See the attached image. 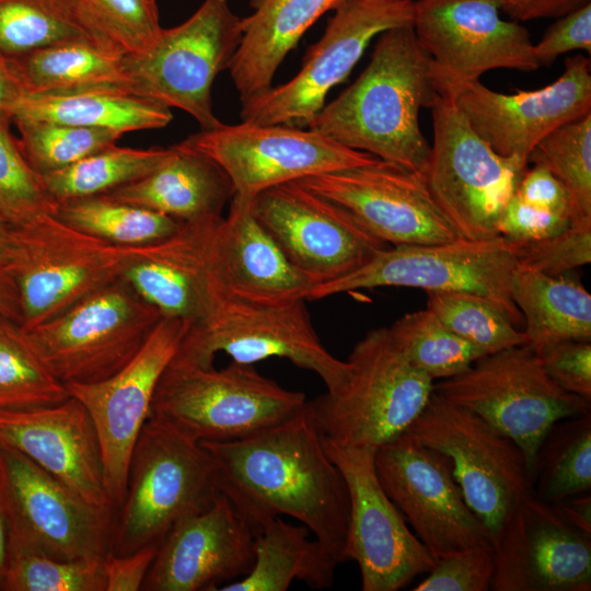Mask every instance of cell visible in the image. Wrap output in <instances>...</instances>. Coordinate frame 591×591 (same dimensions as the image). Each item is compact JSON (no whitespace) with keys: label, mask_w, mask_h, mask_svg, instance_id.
Wrapping results in <instances>:
<instances>
[{"label":"cell","mask_w":591,"mask_h":591,"mask_svg":"<svg viewBox=\"0 0 591 591\" xmlns=\"http://www.w3.org/2000/svg\"><path fill=\"white\" fill-rule=\"evenodd\" d=\"M0 448L21 452L88 501L113 509L99 436L77 398L0 412Z\"/></svg>","instance_id":"obj_26"},{"label":"cell","mask_w":591,"mask_h":591,"mask_svg":"<svg viewBox=\"0 0 591 591\" xmlns=\"http://www.w3.org/2000/svg\"><path fill=\"white\" fill-rule=\"evenodd\" d=\"M55 216L68 225L121 246H144L174 234L182 221L115 200L106 195L57 204Z\"/></svg>","instance_id":"obj_38"},{"label":"cell","mask_w":591,"mask_h":591,"mask_svg":"<svg viewBox=\"0 0 591 591\" xmlns=\"http://www.w3.org/2000/svg\"><path fill=\"white\" fill-rule=\"evenodd\" d=\"M147 246L106 242L53 213L12 227L8 264L21 294V326L30 329L121 278Z\"/></svg>","instance_id":"obj_6"},{"label":"cell","mask_w":591,"mask_h":591,"mask_svg":"<svg viewBox=\"0 0 591 591\" xmlns=\"http://www.w3.org/2000/svg\"><path fill=\"white\" fill-rule=\"evenodd\" d=\"M413 591H487L495 573L494 547H473L436 560Z\"/></svg>","instance_id":"obj_48"},{"label":"cell","mask_w":591,"mask_h":591,"mask_svg":"<svg viewBox=\"0 0 591 591\" xmlns=\"http://www.w3.org/2000/svg\"><path fill=\"white\" fill-rule=\"evenodd\" d=\"M440 86V85H439ZM431 108L433 137L425 172L427 187L457 235L498 236V222L526 166L495 152L441 89Z\"/></svg>","instance_id":"obj_9"},{"label":"cell","mask_w":591,"mask_h":591,"mask_svg":"<svg viewBox=\"0 0 591 591\" xmlns=\"http://www.w3.org/2000/svg\"><path fill=\"white\" fill-rule=\"evenodd\" d=\"M517 243L518 267L560 276L591 262V220L571 222L553 236Z\"/></svg>","instance_id":"obj_47"},{"label":"cell","mask_w":591,"mask_h":591,"mask_svg":"<svg viewBox=\"0 0 591 591\" xmlns=\"http://www.w3.org/2000/svg\"><path fill=\"white\" fill-rule=\"evenodd\" d=\"M413 19L412 0H345L292 79L241 100L242 121L309 127L328 92L350 74L370 42L387 30L413 25Z\"/></svg>","instance_id":"obj_15"},{"label":"cell","mask_w":591,"mask_h":591,"mask_svg":"<svg viewBox=\"0 0 591 591\" xmlns=\"http://www.w3.org/2000/svg\"><path fill=\"white\" fill-rule=\"evenodd\" d=\"M101 33L126 54L147 51L162 27L155 0H79Z\"/></svg>","instance_id":"obj_46"},{"label":"cell","mask_w":591,"mask_h":591,"mask_svg":"<svg viewBox=\"0 0 591 591\" xmlns=\"http://www.w3.org/2000/svg\"><path fill=\"white\" fill-rule=\"evenodd\" d=\"M170 108L127 88H95L58 93H22L11 114L19 121H48L128 131L165 127Z\"/></svg>","instance_id":"obj_31"},{"label":"cell","mask_w":591,"mask_h":591,"mask_svg":"<svg viewBox=\"0 0 591 591\" xmlns=\"http://www.w3.org/2000/svg\"><path fill=\"white\" fill-rule=\"evenodd\" d=\"M433 392L484 418L522 450L532 482L536 451L558 420L591 412V402L561 389L546 373L530 344L477 359Z\"/></svg>","instance_id":"obj_8"},{"label":"cell","mask_w":591,"mask_h":591,"mask_svg":"<svg viewBox=\"0 0 591 591\" xmlns=\"http://www.w3.org/2000/svg\"><path fill=\"white\" fill-rule=\"evenodd\" d=\"M161 318L121 277L58 315L24 329L39 360L62 384L94 383L121 369Z\"/></svg>","instance_id":"obj_7"},{"label":"cell","mask_w":591,"mask_h":591,"mask_svg":"<svg viewBox=\"0 0 591 591\" xmlns=\"http://www.w3.org/2000/svg\"><path fill=\"white\" fill-rule=\"evenodd\" d=\"M309 533L280 517L267 521L254 530L252 569L218 591H286L294 580L314 589L331 587L339 564Z\"/></svg>","instance_id":"obj_33"},{"label":"cell","mask_w":591,"mask_h":591,"mask_svg":"<svg viewBox=\"0 0 591 591\" xmlns=\"http://www.w3.org/2000/svg\"><path fill=\"white\" fill-rule=\"evenodd\" d=\"M0 318L22 322L21 294L8 263H0Z\"/></svg>","instance_id":"obj_56"},{"label":"cell","mask_w":591,"mask_h":591,"mask_svg":"<svg viewBox=\"0 0 591 591\" xmlns=\"http://www.w3.org/2000/svg\"><path fill=\"white\" fill-rule=\"evenodd\" d=\"M219 494L206 449L149 416L131 451L124 501L114 513L111 553L159 546L178 521L208 508Z\"/></svg>","instance_id":"obj_3"},{"label":"cell","mask_w":591,"mask_h":591,"mask_svg":"<svg viewBox=\"0 0 591 591\" xmlns=\"http://www.w3.org/2000/svg\"><path fill=\"white\" fill-rule=\"evenodd\" d=\"M69 396L34 352L23 327L0 318V412L47 406Z\"/></svg>","instance_id":"obj_40"},{"label":"cell","mask_w":591,"mask_h":591,"mask_svg":"<svg viewBox=\"0 0 591 591\" xmlns=\"http://www.w3.org/2000/svg\"><path fill=\"white\" fill-rule=\"evenodd\" d=\"M346 361L344 382L309 401L323 439L376 449L405 433L426 406L434 382L408 361L389 327L369 331Z\"/></svg>","instance_id":"obj_4"},{"label":"cell","mask_w":591,"mask_h":591,"mask_svg":"<svg viewBox=\"0 0 591 591\" xmlns=\"http://www.w3.org/2000/svg\"><path fill=\"white\" fill-rule=\"evenodd\" d=\"M78 38L112 43L79 0H0V53L8 58Z\"/></svg>","instance_id":"obj_35"},{"label":"cell","mask_w":591,"mask_h":591,"mask_svg":"<svg viewBox=\"0 0 591 591\" xmlns=\"http://www.w3.org/2000/svg\"><path fill=\"white\" fill-rule=\"evenodd\" d=\"M511 299L533 348L561 340L591 341V294L569 273L548 276L517 267Z\"/></svg>","instance_id":"obj_34"},{"label":"cell","mask_w":591,"mask_h":591,"mask_svg":"<svg viewBox=\"0 0 591 591\" xmlns=\"http://www.w3.org/2000/svg\"><path fill=\"white\" fill-rule=\"evenodd\" d=\"M528 162L543 165L568 192L571 222L591 220V114L565 124L532 150Z\"/></svg>","instance_id":"obj_42"},{"label":"cell","mask_w":591,"mask_h":591,"mask_svg":"<svg viewBox=\"0 0 591 591\" xmlns=\"http://www.w3.org/2000/svg\"><path fill=\"white\" fill-rule=\"evenodd\" d=\"M158 548V545H146L125 555L108 552L103 560L106 591L141 590Z\"/></svg>","instance_id":"obj_53"},{"label":"cell","mask_w":591,"mask_h":591,"mask_svg":"<svg viewBox=\"0 0 591 591\" xmlns=\"http://www.w3.org/2000/svg\"><path fill=\"white\" fill-rule=\"evenodd\" d=\"M242 37V19L229 0H204L182 24L162 28L144 53L125 56V71L135 94L189 114L202 130L221 121L212 112L211 89L230 68Z\"/></svg>","instance_id":"obj_10"},{"label":"cell","mask_w":591,"mask_h":591,"mask_svg":"<svg viewBox=\"0 0 591 591\" xmlns=\"http://www.w3.org/2000/svg\"><path fill=\"white\" fill-rule=\"evenodd\" d=\"M173 154L142 178L106 195L182 222L222 217L234 189L225 172L206 155L173 146Z\"/></svg>","instance_id":"obj_30"},{"label":"cell","mask_w":591,"mask_h":591,"mask_svg":"<svg viewBox=\"0 0 591 591\" xmlns=\"http://www.w3.org/2000/svg\"><path fill=\"white\" fill-rule=\"evenodd\" d=\"M441 90L413 25L378 36L364 70L308 128L357 151L425 175L430 144L419 125Z\"/></svg>","instance_id":"obj_2"},{"label":"cell","mask_w":591,"mask_h":591,"mask_svg":"<svg viewBox=\"0 0 591 591\" xmlns=\"http://www.w3.org/2000/svg\"><path fill=\"white\" fill-rule=\"evenodd\" d=\"M374 468L386 496L434 560L473 547H494L468 507L451 459L403 433L378 447Z\"/></svg>","instance_id":"obj_16"},{"label":"cell","mask_w":591,"mask_h":591,"mask_svg":"<svg viewBox=\"0 0 591 591\" xmlns=\"http://www.w3.org/2000/svg\"><path fill=\"white\" fill-rule=\"evenodd\" d=\"M345 0H250L254 12L242 19V37L230 65L241 100L273 86L274 76L304 33Z\"/></svg>","instance_id":"obj_29"},{"label":"cell","mask_w":591,"mask_h":591,"mask_svg":"<svg viewBox=\"0 0 591 591\" xmlns=\"http://www.w3.org/2000/svg\"><path fill=\"white\" fill-rule=\"evenodd\" d=\"M405 434L451 459L464 499L493 544L512 509L533 494L521 448L476 413L434 392Z\"/></svg>","instance_id":"obj_13"},{"label":"cell","mask_w":591,"mask_h":591,"mask_svg":"<svg viewBox=\"0 0 591 591\" xmlns=\"http://www.w3.org/2000/svg\"><path fill=\"white\" fill-rule=\"evenodd\" d=\"M0 508L8 551L62 560L104 557L111 552L114 510L88 501L10 448H0Z\"/></svg>","instance_id":"obj_11"},{"label":"cell","mask_w":591,"mask_h":591,"mask_svg":"<svg viewBox=\"0 0 591 591\" xmlns=\"http://www.w3.org/2000/svg\"><path fill=\"white\" fill-rule=\"evenodd\" d=\"M187 328L179 320L161 317L138 352L116 373L94 383L66 385L95 426L114 511L124 501L131 451L150 416L158 383Z\"/></svg>","instance_id":"obj_20"},{"label":"cell","mask_w":591,"mask_h":591,"mask_svg":"<svg viewBox=\"0 0 591 591\" xmlns=\"http://www.w3.org/2000/svg\"><path fill=\"white\" fill-rule=\"evenodd\" d=\"M19 148L40 176L116 144L120 132L48 121H19Z\"/></svg>","instance_id":"obj_43"},{"label":"cell","mask_w":591,"mask_h":591,"mask_svg":"<svg viewBox=\"0 0 591 591\" xmlns=\"http://www.w3.org/2000/svg\"><path fill=\"white\" fill-rule=\"evenodd\" d=\"M389 332L408 361L433 382L455 376L488 355L451 332L428 309L405 314Z\"/></svg>","instance_id":"obj_39"},{"label":"cell","mask_w":591,"mask_h":591,"mask_svg":"<svg viewBox=\"0 0 591 591\" xmlns=\"http://www.w3.org/2000/svg\"><path fill=\"white\" fill-rule=\"evenodd\" d=\"M8 558V529L0 508V584L4 575Z\"/></svg>","instance_id":"obj_59"},{"label":"cell","mask_w":591,"mask_h":591,"mask_svg":"<svg viewBox=\"0 0 591 591\" xmlns=\"http://www.w3.org/2000/svg\"><path fill=\"white\" fill-rule=\"evenodd\" d=\"M254 564V530L219 494L205 510L178 521L158 548L141 590L218 591Z\"/></svg>","instance_id":"obj_25"},{"label":"cell","mask_w":591,"mask_h":591,"mask_svg":"<svg viewBox=\"0 0 591 591\" xmlns=\"http://www.w3.org/2000/svg\"><path fill=\"white\" fill-rule=\"evenodd\" d=\"M253 199L233 195L218 223L215 260L220 282L231 296L255 304L310 300L318 283L298 269L256 219Z\"/></svg>","instance_id":"obj_28"},{"label":"cell","mask_w":591,"mask_h":591,"mask_svg":"<svg viewBox=\"0 0 591 591\" xmlns=\"http://www.w3.org/2000/svg\"><path fill=\"white\" fill-rule=\"evenodd\" d=\"M252 209L288 259L318 285L357 270L390 247L298 181L260 192Z\"/></svg>","instance_id":"obj_21"},{"label":"cell","mask_w":591,"mask_h":591,"mask_svg":"<svg viewBox=\"0 0 591 591\" xmlns=\"http://www.w3.org/2000/svg\"><path fill=\"white\" fill-rule=\"evenodd\" d=\"M563 74L533 91L505 94L479 82L447 77L434 65L441 89L450 94L473 130L498 154L528 166L535 146L558 127L591 114L590 58L565 60Z\"/></svg>","instance_id":"obj_18"},{"label":"cell","mask_w":591,"mask_h":591,"mask_svg":"<svg viewBox=\"0 0 591 591\" xmlns=\"http://www.w3.org/2000/svg\"><path fill=\"white\" fill-rule=\"evenodd\" d=\"M174 148L132 149L113 144L61 170L40 175L56 202L106 194L150 174Z\"/></svg>","instance_id":"obj_37"},{"label":"cell","mask_w":591,"mask_h":591,"mask_svg":"<svg viewBox=\"0 0 591 591\" xmlns=\"http://www.w3.org/2000/svg\"><path fill=\"white\" fill-rule=\"evenodd\" d=\"M104 557L62 560L30 552L8 551L0 590L106 591Z\"/></svg>","instance_id":"obj_44"},{"label":"cell","mask_w":591,"mask_h":591,"mask_svg":"<svg viewBox=\"0 0 591 591\" xmlns=\"http://www.w3.org/2000/svg\"><path fill=\"white\" fill-rule=\"evenodd\" d=\"M494 591H590L591 535L533 494L494 537Z\"/></svg>","instance_id":"obj_24"},{"label":"cell","mask_w":591,"mask_h":591,"mask_svg":"<svg viewBox=\"0 0 591 591\" xmlns=\"http://www.w3.org/2000/svg\"><path fill=\"white\" fill-rule=\"evenodd\" d=\"M515 251L517 243L502 235L390 246L357 270L318 285L310 300L379 287L419 288L427 292L468 291L494 300L515 326H521L523 316L511 299L512 276L518 267Z\"/></svg>","instance_id":"obj_14"},{"label":"cell","mask_w":591,"mask_h":591,"mask_svg":"<svg viewBox=\"0 0 591 591\" xmlns=\"http://www.w3.org/2000/svg\"><path fill=\"white\" fill-rule=\"evenodd\" d=\"M125 56L109 42L78 38L7 59L22 93L44 94L95 88L130 90Z\"/></svg>","instance_id":"obj_32"},{"label":"cell","mask_w":591,"mask_h":591,"mask_svg":"<svg viewBox=\"0 0 591 591\" xmlns=\"http://www.w3.org/2000/svg\"><path fill=\"white\" fill-rule=\"evenodd\" d=\"M514 21L563 16L591 0H494Z\"/></svg>","instance_id":"obj_54"},{"label":"cell","mask_w":591,"mask_h":591,"mask_svg":"<svg viewBox=\"0 0 591 591\" xmlns=\"http://www.w3.org/2000/svg\"><path fill=\"white\" fill-rule=\"evenodd\" d=\"M219 352L246 364L273 357L288 359L316 373L328 392L344 382L349 368L322 344L304 300L255 304L231 296L223 286L208 315L186 331L174 357L211 366Z\"/></svg>","instance_id":"obj_12"},{"label":"cell","mask_w":591,"mask_h":591,"mask_svg":"<svg viewBox=\"0 0 591 591\" xmlns=\"http://www.w3.org/2000/svg\"><path fill=\"white\" fill-rule=\"evenodd\" d=\"M178 144L217 163L230 178L234 195L250 199L276 185L379 160L310 128L289 125L221 123Z\"/></svg>","instance_id":"obj_17"},{"label":"cell","mask_w":591,"mask_h":591,"mask_svg":"<svg viewBox=\"0 0 591 591\" xmlns=\"http://www.w3.org/2000/svg\"><path fill=\"white\" fill-rule=\"evenodd\" d=\"M570 224V219L529 205L514 194L500 216L498 234L514 242H530L558 234Z\"/></svg>","instance_id":"obj_51"},{"label":"cell","mask_w":591,"mask_h":591,"mask_svg":"<svg viewBox=\"0 0 591 591\" xmlns=\"http://www.w3.org/2000/svg\"><path fill=\"white\" fill-rule=\"evenodd\" d=\"M345 209L390 246L428 245L460 239L432 198L425 176L378 160L298 181Z\"/></svg>","instance_id":"obj_22"},{"label":"cell","mask_w":591,"mask_h":591,"mask_svg":"<svg viewBox=\"0 0 591 591\" xmlns=\"http://www.w3.org/2000/svg\"><path fill=\"white\" fill-rule=\"evenodd\" d=\"M427 308L451 332L486 354L528 344L506 310L494 300L468 291L427 292Z\"/></svg>","instance_id":"obj_41"},{"label":"cell","mask_w":591,"mask_h":591,"mask_svg":"<svg viewBox=\"0 0 591 591\" xmlns=\"http://www.w3.org/2000/svg\"><path fill=\"white\" fill-rule=\"evenodd\" d=\"M22 94L8 59L0 53V123L7 127L12 109Z\"/></svg>","instance_id":"obj_57"},{"label":"cell","mask_w":591,"mask_h":591,"mask_svg":"<svg viewBox=\"0 0 591 591\" xmlns=\"http://www.w3.org/2000/svg\"><path fill=\"white\" fill-rule=\"evenodd\" d=\"M584 50L591 54V2L557 18L534 44L541 67H549L563 54Z\"/></svg>","instance_id":"obj_50"},{"label":"cell","mask_w":591,"mask_h":591,"mask_svg":"<svg viewBox=\"0 0 591 591\" xmlns=\"http://www.w3.org/2000/svg\"><path fill=\"white\" fill-rule=\"evenodd\" d=\"M323 441L348 488L345 557L358 564L361 589L396 591L429 572L436 560L381 487L374 468L375 449Z\"/></svg>","instance_id":"obj_19"},{"label":"cell","mask_w":591,"mask_h":591,"mask_svg":"<svg viewBox=\"0 0 591 591\" xmlns=\"http://www.w3.org/2000/svg\"><path fill=\"white\" fill-rule=\"evenodd\" d=\"M413 28L438 70L451 79L474 81L495 69L541 67L529 31L503 20L494 0L414 1Z\"/></svg>","instance_id":"obj_23"},{"label":"cell","mask_w":591,"mask_h":591,"mask_svg":"<svg viewBox=\"0 0 591 591\" xmlns=\"http://www.w3.org/2000/svg\"><path fill=\"white\" fill-rule=\"evenodd\" d=\"M524 202L555 215L572 218L571 202L561 182L543 165L525 170L514 193Z\"/></svg>","instance_id":"obj_52"},{"label":"cell","mask_w":591,"mask_h":591,"mask_svg":"<svg viewBox=\"0 0 591 591\" xmlns=\"http://www.w3.org/2000/svg\"><path fill=\"white\" fill-rule=\"evenodd\" d=\"M221 219L183 222L171 236L148 245L124 273L123 278L161 317L179 320L189 328L212 309L222 288L215 260Z\"/></svg>","instance_id":"obj_27"},{"label":"cell","mask_w":591,"mask_h":591,"mask_svg":"<svg viewBox=\"0 0 591 591\" xmlns=\"http://www.w3.org/2000/svg\"><path fill=\"white\" fill-rule=\"evenodd\" d=\"M304 393L283 389L253 364L222 369L173 358L151 405L154 416L197 441L243 439L296 416Z\"/></svg>","instance_id":"obj_5"},{"label":"cell","mask_w":591,"mask_h":591,"mask_svg":"<svg viewBox=\"0 0 591 591\" xmlns=\"http://www.w3.org/2000/svg\"><path fill=\"white\" fill-rule=\"evenodd\" d=\"M199 443L212 460L219 491L253 530L277 517H292L338 564L346 561L349 493L309 401L292 418L255 434Z\"/></svg>","instance_id":"obj_1"},{"label":"cell","mask_w":591,"mask_h":591,"mask_svg":"<svg viewBox=\"0 0 591 591\" xmlns=\"http://www.w3.org/2000/svg\"><path fill=\"white\" fill-rule=\"evenodd\" d=\"M56 208L40 176L0 123V216L11 227H19L37 216L55 215Z\"/></svg>","instance_id":"obj_45"},{"label":"cell","mask_w":591,"mask_h":591,"mask_svg":"<svg viewBox=\"0 0 591 591\" xmlns=\"http://www.w3.org/2000/svg\"><path fill=\"white\" fill-rule=\"evenodd\" d=\"M591 488V412L563 418L546 432L532 471L533 495L553 503Z\"/></svg>","instance_id":"obj_36"},{"label":"cell","mask_w":591,"mask_h":591,"mask_svg":"<svg viewBox=\"0 0 591 591\" xmlns=\"http://www.w3.org/2000/svg\"><path fill=\"white\" fill-rule=\"evenodd\" d=\"M12 248V227L0 216V263H8Z\"/></svg>","instance_id":"obj_58"},{"label":"cell","mask_w":591,"mask_h":591,"mask_svg":"<svg viewBox=\"0 0 591 591\" xmlns=\"http://www.w3.org/2000/svg\"><path fill=\"white\" fill-rule=\"evenodd\" d=\"M535 350L552 380L565 391L591 402V341L561 340Z\"/></svg>","instance_id":"obj_49"},{"label":"cell","mask_w":591,"mask_h":591,"mask_svg":"<svg viewBox=\"0 0 591 591\" xmlns=\"http://www.w3.org/2000/svg\"><path fill=\"white\" fill-rule=\"evenodd\" d=\"M560 515L571 525L591 535V495L583 491L553 502Z\"/></svg>","instance_id":"obj_55"}]
</instances>
